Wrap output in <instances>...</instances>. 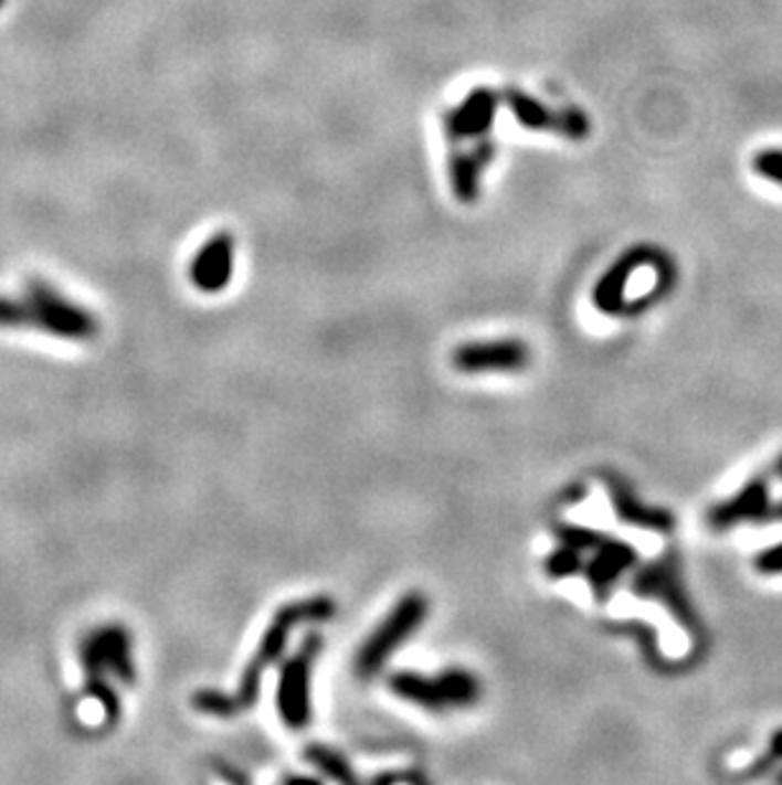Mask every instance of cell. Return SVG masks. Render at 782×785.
I'll return each mask as SVG.
<instances>
[{"mask_svg":"<svg viewBox=\"0 0 782 785\" xmlns=\"http://www.w3.org/2000/svg\"><path fill=\"white\" fill-rule=\"evenodd\" d=\"M635 560V554L631 547H625L623 542H615V539H600V544L594 547V560L586 564V580L594 593L600 597L607 593V587L615 582L623 572L631 567Z\"/></svg>","mask_w":782,"mask_h":785,"instance_id":"cell-13","label":"cell"},{"mask_svg":"<svg viewBox=\"0 0 782 785\" xmlns=\"http://www.w3.org/2000/svg\"><path fill=\"white\" fill-rule=\"evenodd\" d=\"M84 677H87V683H84V694H87L89 699H95V702L102 707L107 724H115L117 720H120V697H117L115 687L109 683V673L92 671V673H84Z\"/></svg>","mask_w":782,"mask_h":785,"instance_id":"cell-15","label":"cell"},{"mask_svg":"<svg viewBox=\"0 0 782 785\" xmlns=\"http://www.w3.org/2000/svg\"><path fill=\"white\" fill-rule=\"evenodd\" d=\"M754 171L764 176L768 181L782 183V150L770 148V150H762V153H758V158H754Z\"/></svg>","mask_w":782,"mask_h":785,"instance_id":"cell-17","label":"cell"},{"mask_svg":"<svg viewBox=\"0 0 782 785\" xmlns=\"http://www.w3.org/2000/svg\"><path fill=\"white\" fill-rule=\"evenodd\" d=\"M498 105H500L498 92H493L488 87L467 92L463 103L445 115L447 140L463 142V140L486 138L493 128V123H496Z\"/></svg>","mask_w":782,"mask_h":785,"instance_id":"cell-9","label":"cell"},{"mask_svg":"<svg viewBox=\"0 0 782 785\" xmlns=\"http://www.w3.org/2000/svg\"><path fill=\"white\" fill-rule=\"evenodd\" d=\"M645 265H656V252L645 247L625 252V255L620 257L605 275H602L598 288H594L592 293L594 306H598L602 314H617V310H623L627 283H631L635 269H641Z\"/></svg>","mask_w":782,"mask_h":785,"instance_id":"cell-12","label":"cell"},{"mask_svg":"<svg viewBox=\"0 0 782 785\" xmlns=\"http://www.w3.org/2000/svg\"><path fill=\"white\" fill-rule=\"evenodd\" d=\"M320 651L323 636L320 633H310V636L303 640V646L283 664V671H279L277 712L290 730H305L313 720L310 677Z\"/></svg>","mask_w":782,"mask_h":785,"instance_id":"cell-5","label":"cell"},{"mask_svg":"<svg viewBox=\"0 0 782 785\" xmlns=\"http://www.w3.org/2000/svg\"><path fill=\"white\" fill-rule=\"evenodd\" d=\"M305 760H308L313 767H318L320 773H326L330 781H338L346 785L359 783L353 767L348 765V760L341 753H336L334 747L323 745V742H313L310 747H305Z\"/></svg>","mask_w":782,"mask_h":785,"instance_id":"cell-14","label":"cell"},{"mask_svg":"<svg viewBox=\"0 0 782 785\" xmlns=\"http://www.w3.org/2000/svg\"><path fill=\"white\" fill-rule=\"evenodd\" d=\"M3 3H6V0H0V8H3Z\"/></svg>","mask_w":782,"mask_h":785,"instance_id":"cell-18","label":"cell"},{"mask_svg":"<svg viewBox=\"0 0 782 785\" xmlns=\"http://www.w3.org/2000/svg\"><path fill=\"white\" fill-rule=\"evenodd\" d=\"M234 275V236L229 232H219L211 240L203 242V247L196 252L189 267V277L196 290L201 293H221L232 283Z\"/></svg>","mask_w":782,"mask_h":785,"instance_id":"cell-10","label":"cell"},{"mask_svg":"<svg viewBox=\"0 0 782 785\" xmlns=\"http://www.w3.org/2000/svg\"><path fill=\"white\" fill-rule=\"evenodd\" d=\"M80 661L84 673L105 671L125 687L135 683V661H133V636L125 626H102L84 636L80 646Z\"/></svg>","mask_w":782,"mask_h":785,"instance_id":"cell-6","label":"cell"},{"mask_svg":"<svg viewBox=\"0 0 782 785\" xmlns=\"http://www.w3.org/2000/svg\"><path fill=\"white\" fill-rule=\"evenodd\" d=\"M0 328H33L66 341H92L99 333L95 314L66 300L44 280H31L25 298L0 295Z\"/></svg>","mask_w":782,"mask_h":785,"instance_id":"cell-2","label":"cell"},{"mask_svg":"<svg viewBox=\"0 0 782 785\" xmlns=\"http://www.w3.org/2000/svg\"><path fill=\"white\" fill-rule=\"evenodd\" d=\"M493 156H496V146L486 138H480L471 150H461V153L450 156V189H453L455 199L461 201V204H475V201H478L483 173H486V168L490 166Z\"/></svg>","mask_w":782,"mask_h":785,"instance_id":"cell-11","label":"cell"},{"mask_svg":"<svg viewBox=\"0 0 782 785\" xmlns=\"http://www.w3.org/2000/svg\"><path fill=\"white\" fill-rule=\"evenodd\" d=\"M427 613H430L427 597L422 593H406L402 601L387 613V618L373 628L371 636L361 644L353 664L356 677L359 679L377 677V673L384 669L389 658L402 648L404 640L422 628Z\"/></svg>","mask_w":782,"mask_h":785,"instance_id":"cell-4","label":"cell"},{"mask_svg":"<svg viewBox=\"0 0 782 785\" xmlns=\"http://www.w3.org/2000/svg\"><path fill=\"white\" fill-rule=\"evenodd\" d=\"M580 550H574V547L562 544L557 552H551L547 556V562H543V570H547L549 577L554 580H564L572 577L574 572L582 570V560H580Z\"/></svg>","mask_w":782,"mask_h":785,"instance_id":"cell-16","label":"cell"},{"mask_svg":"<svg viewBox=\"0 0 782 785\" xmlns=\"http://www.w3.org/2000/svg\"><path fill=\"white\" fill-rule=\"evenodd\" d=\"M387 687L402 702L427 709V712L473 707L483 694L480 679L465 669H445L435 677L416 671H397L387 679Z\"/></svg>","mask_w":782,"mask_h":785,"instance_id":"cell-3","label":"cell"},{"mask_svg":"<svg viewBox=\"0 0 782 785\" xmlns=\"http://www.w3.org/2000/svg\"><path fill=\"white\" fill-rule=\"evenodd\" d=\"M529 346L518 339L504 341H473L457 346L453 367L463 374H488V371H524L529 367Z\"/></svg>","mask_w":782,"mask_h":785,"instance_id":"cell-8","label":"cell"},{"mask_svg":"<svg viewBox=\"0 0 782 785\" xmlns=\"http://www.w3.org/2000/svg\"><path fill=\"white\" fill-rule=\"evenodd\" d=\"M336 615V603L330 597H305V601L285 603L279 611L272 615L270 626L262 633L257 651L252 654L246 661L240 687L234 694H224L216 689H201L196 691L191 704L196 712L211 714V717H236L257 704L260 689H262V673H265L272 664L283 656L287 640H290L293 630L303 623H326Z\"/></svg>","mask_w":782,"mask_h":785,"instance_id":"cell-1","label":"cell"},{"mask_svg":"<svg viewBox=\"0 0 782 785\" xmlns=\"http://www.w3.org/2000/svg\"><path fill=\"white\" fill-rule=\"evenodd\" d=\"M504 99L524 128L557 132L569 140H584L586 135H590V120H586L582 109L577 107L551 109L543 103H539V99H533L526 95V92H518V89H508Z\"/></svg>","mask_w":782,"mask_h":785,"instance_id":"cell-7","label":"cell"}]
</instances>
